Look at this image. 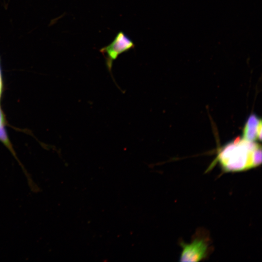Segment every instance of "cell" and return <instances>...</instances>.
<instances>
[{"label": "cell", "instance_id": "cell-4", "mask_svg": "<svg viewBox=\"0 0 262 262\" xmlns=\"http://www.w3.org/2000/svg\"><path fill=\"white\" fill-rule=\"evenodd\" d=\"M242 138L248 141L262 140V120L255 114L248 118L243 130Z\"/></svg>", "mask_w": 262, "mask_h": 262}, {"label": "cell", "instance_id": "cell-2", "mask_svg": "<svg viewBox=\"0 0 262 262\" xmlns=\"http://www.w3.org/2000/svg\"><path fill=\"white\" fill-rule=\"evenodd\" d=\"M210 244L209 235L205 231H197L190 243L180 242L182 251L180 261L196 262L206 258L211 250Z\"/></svg>", "mask_w": 262, "mask_h": 262}, {"label": "cell", "instance_id": "cell-3", "mask_svg": "<svg viewBox=\"0 0 262 262\" xmlns=\"http://www.w3.org/2000/svg\"><path fill=\"white\" fill-rule=\"evenodd\" d=\"M134 47L132 40L123 31L119 32L111 43L99 49L105 58V64L108 71L111 72L113 62L119 55Z\"/></svg>", "mask_w": 262, "mask_h": 262}, {"label": "cell", "instance_id": "cell-1", "mask_svg": "<svg viewBox=\"0 0 262 262\" xmlns=\"http://www.w3.org/2000/svg\"><path fill=\"white\" fill-rule=\"evenodd\" d=\"M215 162L226 173L257 167L262 163L261 146L255 141L237 137L218 150Z\"/></svg>", "mask_w": 262, "mask_h": 262}, {"label": "cell", "instance_id": "cell-5", "mask_svg": "<svg viewBox=\"0 0 262 262\" xmlns=\"http://www.w3.org/2000/svg\"><path fill=\"white\" fill-rule=\"evenodd\" d=\"M1 88H2V82H1V73H0V96L1 91Z\"/></svg>", "mask_w": 262, "mask_h": 262}]
</instances>
